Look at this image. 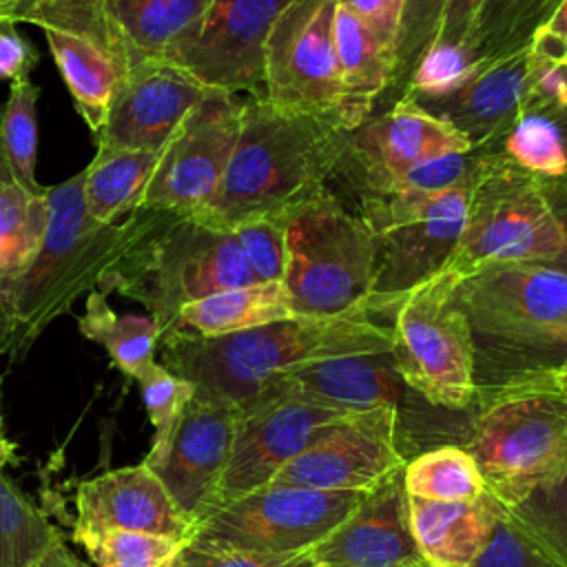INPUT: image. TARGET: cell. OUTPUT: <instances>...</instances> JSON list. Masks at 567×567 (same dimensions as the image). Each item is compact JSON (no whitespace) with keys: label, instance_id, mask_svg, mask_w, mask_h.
<instances>
[{"label":"cell","instance_id":"obj_17","mask_svg":"<svg viewBox=\"0 0 567 567\" xmlns=\"http://www.w3.org/2000/svg\"><path fill=\"white\" fill-rule=\"evenodd\" d=\"M290 2L213 0L195 35L173 60V66L213 91L266 97V40L275 20Z\"/></svg>","mask_w":567,"mask_h":567},{"label":"cell","instance_id":"obj_10","mask_svg":"<svg viewBox=\"0 0 567 567\" xmlns=\"http://www.w3.org/2000/svg\"><path fill=\"white\" fill-rule=\"evenodd\" d=\"M213 0H27L9 20L60 27L86 35L124 71L173 64L195 35Z\"/></svg>","mask_w":567,"mask_h":567},{"label":"cell","instance_id":"obj_23","mask_svg":"<svg viewBox=\"0 0 567 567\" xmlns=\"http://www.w3.org/2000/svg\"><path fill=\"white\" fill-rule=\"evenodd\" d=\"M532 75L529 47L501 60L478 64L474 75L458 89L436 97H412L434 117L463 133L472 148L492 151L505 131L523 115Z\"/></svg>","mask_w":567,"mask_h":567},{"label":"cell","instance_id":"obj_53","mask_svg":"<svg viewBox=\"0 0 567 567\" xmlns=\"http://www.w3.org/2000/svg\"><path fill=\"white\" fill-rule=\"evenodd\" d=\"M551 379H554L556 385L567 394V368L560 370V372H556V374H551Z\"/></svg>","mask_w":567,"mask_h":567},{"label":"cell","instance_id":"obj_32","mask_svg":"<svg viewBox=\"0 0 567 567\" xmlns=\"http://www.w3.org/2000/svg\"><path fill=\"white\" fill-rule=\"evenodd\" d=\"M49 215L47 193H31L9 171L0 175V286L33 261L44 241Z\"/></svg>","mask_w":567,"mask_h":567},{"label":"cell","instance_id":"obj_55","mask_svg":"<svg viewBox=\"0 0 567 567\" xmlns=\"http://www.w3.org/2000/svg\"><path fill=\"white\" fill-rule=\"evenodd\" d=\"M558 71H560V78H563V84H565V89H567V60L558 66Z\"/></svg>","mask_w":567,"mask_h":567},{"label":"cell","instance_id":"obj_7","mask_svg":"<svg viewBox=\"0 0 567 567\" xmlns=\"http://www.w3.org/2000/svg\"><path fill=\"white\" fill-rule=\"evenodd\" d=\"M474 179L436 195H359L357 215L374 233L370 312L394 315L401 297L443 272L458 246Z\"/></svg>","mask_w":567,"mask_h":567},{"label":"cell","instance_id":"obj_43","mask_svg":"<svg viewBox=\"0 0 567 567\" xmlns=\"http://www.w3.org/2000/svg\"><path fill=\"white\" fill-rule=\"evenodd\" d=\"M259 281H281L286 250L281 219H261L235 228Z\"/></svg>","mask_w":567,"mask_h":567},{"label":"cell","instance_id":"obj_31","mask_svg":"<svg viewBox=\"0 0 567 567\" xmlns=\"http://www.w3.org/2000/svg\"><path fill=\"white\" fill-rule=\"evenodd\" d=\"M78 330L84 339L100 343L111 363L131 379H137L155 361L159 346L157 323L148 315H117L100 290L86 295Z\"/></svg>","mask_w":567,"mask_h":567},{"label":"cell","instance_id":"obj_14","mask_svg":"<svg viewBox=\"0 0 567 567\" xmlns=\"http://www.w3.org/2000/svg\"><path fill=\"white\" fill-rule=\"evenodd\" d=\"M244 97L215 91L195 104L159 153L142 208L199 215L215 197L241 128Z\"/></svg>","mask_w":567,"mask_h":567},{"label":"cell","instance_id":"obj_18","mask_svg":"<svg viewBox=\"0 0 567 567\" xmlns=\"http://www.w3.org/2000/svg\"><path fill=\"white\" fill-rule=\"evenodd\" d=\"M474 332H534L567 323V272L538 261H494L456 284Z\"/></svg>","mask_w":567,"mask_h":567},{"label":"cell","instance_id":"obj_34","mask_svg":"<svg viewBox=\"0 0 567 567\" xmlns=\"http://www.w3.org/2000/svg\"><path fill=\"white\" fill-rule=\"evenodd\" d=\"M60 540V529L0 470V567H29Z\"/></svg>","mask_w":567,"mask_h":567},{"label":"cell","instance_id":"obj_52","mask_svg":"<svg viewBox=\"0 0 567 567\" xmlns=\"http://www.w3.org/2000/svg\"><path fill=\"white\" fill-rule=\"evenodd\" d=\"M543 115H547L549 120L556 122V126H558L560 133H563L565 148H567V104H565V106H558V109H547V111H543Z\"/></svg>","mask_w":567,"mask_h":567},{"label":"cell","instance_id":"obj_38","mask_svg":"<svg viewBox=\"0 0 567 567\" xmlns=\"http://www.w3.org/2000/svg\"><path fill=\"white\" fill-rule=\"evenodd\" d=\"M505 512L549 558L567 567V474Z\"/></svg>","mask_w":567,"mask_h":567},{"label":"cell","instance_id":"obj_5","mask_svg":"<svg viewBox=\"0 0 567 567\" xmlns=\"http://www.w3.org/2000/svg\"><path fill=\"white\" fill-rule=\"evenodd\" d=\"M458 445L509 509L567 474V394L551 377L481 390Z\"/></svg>","mask_w":567,"mask_h":567},{"label":"cell","instance_id":"obj_4","mask_svg":"<svg viewBox=\"0 0 567 567\" xmlns=\"http://www.w3.org/2000/svg\"><path fill=\"white\" fill-rule=\"evenodd\" d=\"M49 228L33 261L0 286V354L20 363L78 297L97 290L117 252L122 224H100L84 206L82 171L47 190Z\"/></svg>","mask_w":567,"mask_h":567},{"label":"cell","instance_id":"obj_15","mask_svg":"<svg viewBox=\"0 0 567 567\" xmlns=\"http://www.w3.org/2000/svg\"><path fill=\"white\" fill-rule=\"evenodd\" d=\"M408 458L392 405L348 412L326 425L272 483L328 492H368Z\"/></svg>","mask_w":567,"mask_h":567},{"label":"cell","instance_id":"obj_16","mask_svg":"<svg viewBox=\"0 0 567 567\" xmlns=\"http://www.w3.org/2000/svg\"><path fill=\"white\" fill-rule=\"evenodd\" d=\"M474 151L452 124L434 117L408 95L348 131L337 171L361 193H385L414 164Z\"/></svg>","mask_w":567,"mask_h":567},{"label":"cell","instance_id":"obj_26","mask_svg":"<svg viewBox=\"0 0 567 567\" xmlns=\"http://www.w3.org/2000/svg\"><path fill=\"white\" fill-rule=\"evenodd\" d=\"M334 47L341 84L337 122L343 131H352L374 115L379 97L388 91L394 53L341 4L334 11Z\"/></svg>","mask_w":567,"mask_h":567},{"label":"cell","instance_id":"obj_29","mask_svg":"<svg viewBox=\"0 0 567 567\" xmlns=\"http://www.w3.org/2000/svg\"><path fill=\"white\" fill-rule=\"evenodd\" d=\"M295 317L281 281H261L210 292L186 303L173 332L217 337ZM164 339V337H162Z\"/></svg>","mask_w":567,"mask_h":567},{"label":"cell","instance_id":"obj_57","mask_svg":"<svg viewBox=\"0 0 567 567\" xmlns=\"http://www.w3.org/2000/svg\"><path fill=\"white\" fill-rule=\"evenodd\" d=\"M416 567H430V565H427V563H421V565H416Z\"/></svg>","mask_w":567,"mask_h":567},{"label":"cell","instance_id":"obj_54","mask_svg":"<svg viewBox=\"0 0 567 567\" xmlns=\"http://www.w3.org/2000/svg\"><path fill=\"white\" fill-rule=\"evenodd\" d=\"M20 0H0V18H9V13L13 11V7L18 4Z\"/></svg>","mask_w":567,"mask_h":567},{"label":"cell","instance_id":"obj_50","mask_svg":"<svg viewBox=\"0 0 567 567\" xmlns=\"http://www.w3.org/2000/svg\"><path fill=\"white\" fill-rule=\"evenodd\" d=\"M29 567H86V565L75 556L73 549H69V545L64 540H60Z\"/></svg>","mask_w":567,"mask_h":567},{"label":"cell","instance_id":"obj_40","mask_svg":"<svg viewBox=\"0 0 567 567\" xmlns=\"http://www.w3.org/2000/svg\"><path fill=\"white\" fill-rule=\"evenodd\" d=\"M445 2L447 0H408L405 2L401 31H399V40H396L394 71H392L390 86L383 93V95L394 97L392 102H396L403 95L419 60L432 47L439 24H441Z\"/></svg>","mask_w":567,"mask_h":567},{"label":"cell","instance_id":"obj_30","mask_svg":"<svg viewBox=\"0 0 567 567\" xmlns=\"http://www.w3.org/2000/svg\"><path fill=\"white\" fill-rule=\"evenodd\" d=\"M159 153L97 146L95 157L82 171V197L86 213L100 224L140 208L155 173Z\"/></svg>","mask_w":567,"mask_h":567},{"label":"cell","instance_id":"obj_19","mask_svg":"<svg viewBox=\"0 0 567 567\" xmlns=\"http://www.w3.org/2000/svg\"><path fill=\"white\" fill-rule=\"evenodd\" d=\"M239 410L195 399L182 412L164 454L144 463L195 527L210 514L230 458Z\"/></svg>","mask_w":567,"mask_h":567},{"label":"cell","instance_id":"obj_48","mask_svg":"<svg viewBox=\"0 0 567 567\" xmlns=\"http://www.w3.org/2000/svg\"><path fill=\"white\" fill-rule=\"evenodd\" d=\"M485 0H447L436 38L432 44H454L463 47L474 29V22L483 9Z\"/></svg>","mask_w":567,"mask_h":567},{"label":"cell","instance_id":"obj_45","mask_svg":"<svg viewBox=\"0 0 567 567\" xmlns=\"http://www.w3.org/2000/svg\"><path fill=\"white\" fill-rule=\"evenodd\" d=\"M408 0H337L352 11L396 58V40Z\"/></svg>","mask_w":567,"mask_h":567},{"label":"cell","instance_id":"obj_24","mask_svg":"<svg viewBox=\"0 0 567 567\" xmlns=\"http://www.w3.org/2000/svg\"><path fill=\"white\" fill-rule=\"evenodd\" d=\"M286 390L337 408L341 412H363L392 405L399 412L412 392L394 368L392 352H365L306 363L275 379ZM272 383V381H270Z\"/></svg>","mask_w":567,"mask_h":567},{"label":"cell","instance_id":"obj_49","mask_svg":"<svg viewBox=\"0 0 567 567\" xmlns=\"http://www.w3.org/2000/svg\"><path fill=\"white\" fill-rule=\"evenodd\" d=\"M536 179H538V188H540L560 233H563L560 252L545 266L567 272V168L556 177H536Z\"/></svg>","mask_w":567,"mask_h":567},{"label":"cell","instance_id":"obj_46","mask_svg":"<svg viewBox=\"0 0 567 567\" xmlns=\"http://www.w3.org/2000/svg\"><path fill=\"white\" fill-rule=\"evenodd\" d=\"M38 60L35 47L18 29V22L0 18V80H27Z\"/></svg>","mask_w":567,"mask_h":567},{"label":"cell","instance_id":"obj_13","mask_svg":"<svg viewBox=\"0 0 567 567\" xmlns=\"http://www.w3.org/2000/svg\"><path fill=\"white\" fill-rule=\"evenodd\" d=\"M343 414L348 412L303 399L277 381L268 383L239 410L230 458L210 514L272 483L326 425Z\"/></svg>","mask_w":567,"mask_h":567},{"label":"cell","instance_id":"obj_39","mask_svg":"<svg viewBox=\"0 0 567 567\" xmlns=\"http://www.w3.org/2000/svg\"><path fill=\"white\" fill-rule=\"evenodd\" d=\"M135 381L140 383L142 401L153 425L151 450L144 456V463H151L164 454L182 412L195 396V385L157 361H153Z\"/></svg>","mask_w":567,"mask_h":567},{"label":"cell","instance_id":"obj_44","mask_svg":"<svg viewBox=\"0 0 567 567\" xmlns=\"http://www.w3.org/2000/svg\"><path fill=\"white\" fill-rule=\"evenodd\" d=\"M177 567H317L308 554L268 556V554H241L226 549H204L186 545Z\"/></svg>","mask_w":567,"mask_h":567},{"label":"cell","instance_id":"obj_11","mask_svg":"<svg viewBox=\"0 0 567 567\" xmlns=\"http://www.w3.org/2000/svg\"><path fill=\"white\" fill-rule=\"evenodd\" d=\"M363 492L268 483L206 516L188 545L241 554H308L359 505Z\"/></svg>","mask_w":567,"mask_h":567},{"label":"cell","instance_id":"obj_56","mask_svg":"<svg viewBox=\"0 0 567 567\" xmlns=\"http://www.w3.org/2000/svg\"><path fill=\"white\" fill-rule=\"evenodd\" d=\"M7 171H9V166L4 164V159H2V155H0V175H2V173H7ZM9 173H11V171H9Z\"/></svg>","mask_w":567,"mask_h":567},{"label":"cell","instance_id":"obj_42","mask_svg":"<svg viewBox=\"0 0 567 567\" xmlns=\"http://www.w3.org/2000/svg\"><path fill=\"white\" fill-rule=\"evenodd\" d=\"M472 567H560L503 509L492 540Z\"/></svg>","mask_w":567,"mask_h":567},{"label":"cell","instance_id":"obj_22","mask_svg":"<svg viewBox=\"0 0 567 567\" xmlns=\"http://www.w3.org/2000/svg\"><path fill=\"white\" fill-rule=\"evenodd\" d=\"M73 529H128L190 543L195 523L144 463L86 478L75 489Z\"/></svg>","mask_w":567,"mask_h":567},{"label":"cell","instance_id":"obj_8","mask_svg":"<svg viewBox=\"0 0 567 567\" xmlns=\"http://www.w3.org/2000/svg\"><path fill=\"white\" fill-rule=\"evenodd\" d=\"M483 151L472 184L458 246L443 268L456 281L494 261H551L563 233L538 188V179L498 151Z\"/></svg>","mask_w":567,"mask_h":567},{"label":"cell","instance_id":"obj_1","mask_svg":"<svg viewBox=\"0 0 567 567\" xmlns=\"http://www.w3.org/2000/svg\"><path fill=\"white\" fill-rule=\"evenodd\" d=\"M162 365L195 385V399L241 410L277 377L332 357L390 352L392 326L368 310L343 317H290L259 328L199 337L171 332L159 339Z\"/></svg>","mask_w":567,"mask_h":567},{"label":"cell","instance_id":"obj_21","mask_svg":"<svg viewBox=\"0 0 567 567\" xmlns=\"http://www.w3.org/2000/svg\"><path fill=\"white\" fill-rule=\"evenodd\" d=\"M308 556L317 567H416L425 563L410 527L403 467L363 492L350 516Z\"/></svg>","mask_w":567,"mask_h":567},{"label":"cell","instance_id":"obj_2","mask_svg":"<svg viewBox=\"0 0 567 567\" xmlns=\"http://www.w3.org/2000/svg\"><path fill=\"white\" fill-rule=\"evenodd\" d=\"M346 137L348 131L334 120L279 111L266 97H244L239 137L219 188L193 217L221 230L284 219L328 190Z\"/></svg>","mask_w":567,"mask_h":567},{"label":"cell","instance_id":"obj_33","mask_svg":"<svg viewBox=\"0 0 567 567\" xmlns=\"http://www.w3.org/2000/svg\"><path fill=\"white\" fill-rule=\"evenodd\" d=\"M405 492L421 501H476L487 489L472 454L458 443L430 447L403 467Z\"/></svg>","mask_w":567,"mask_h":567},{"label":"cell","instance_id":"obj_27","mask_svg":"<svg viewBox=\"0 0 567 567\" xmlns=\"http://www.w3.org/2000/svg\"><path fill=\"white\" fill-rule=\"evenodd\" d=\"M42 33L71 93L73 106L95 140L106 122L111 100L124 71L102 47L82 33L60 27H42Z\"/></svg>","mask_w":567,"mask_h":567},{"label":"cell","instance_id":"obj_28","mask_svg":"<svg viewBox=\"0 0 567 567\" xmlns=\"http://www.w3.org/2000/svg\"><path fill=\"white\" fill-rule=\"evenodd\" d=\"M474 350L476 392L551 377L567 368V323L534 332H474Z\"/></svg>","mask_w":567,"mask_h":567},{"label":"cell","instance_id":"obj_41","mask_svg":"<svg viewBox=\"0 0 567 567\" xmlns=\"http://www.w3.org/2000/svg\"><path fill=\"white\" fill-rule=\"evenodd\" d=\"M476 66L478 62L465 44L463 47L432 44L419 60L403 95H412V97L445 95L458 89L461 84H465L474 75Z\"/></svg>","mask_w":567,"mask_h":567},{"label":"cell","instance_id":"obj_25","mask_svg":"<svg viewBox=\"0 0 567 567\" xmlns=\"http://www.w3.org/2000/svg\"><path fill=\"white\" fill-rule=\"evenodd\" d=\"M503 505L487 492L476 501L410 496V527L430 567H472L492 540Z\"/></svg>","mask_w":567,"mask_h":567},{"label":"cell","instance_id":"obj_51","mask_svg":"<svg viewBox=\"0 0 567 567\" xmlns=\"http://www.w3.org/2000/svg\"><path fill=\"white\" fill-rule=\"evenodd\" d=\"M7 465H18V450H16V443L7 439L2 414H0V470H4Z\"/></svg>","mask_w":567,"mask_h":567},{"label":"cell","instance_id":"obj_47","mask_svg":"<svg viewBox=\"0 0 567 567\" xmlns=\"http://www.w3.org/2000/svg\"><path fill=\"white\" fill-rule=\"evenodd\" d=\"M529 53L534 60L556 66L567 60V0H563L549 20L534 33Z\"/></svg>","mask_w":567,"mask_h":567},{"label":"cell","instance_id":"obj_12","mask_svg":"<svg viewBox=\"0 0 567 567\" xmlns=\"http://www.w3.org/2000/svg\"><path fill=\"white\" fill-rule=\"evenodd\" d=\"M334 11L337 0H292L275 20L264 49L266 100L275 109L337 122Z\"/></svg>","mask_w":567,"mask_h":567},{"label":"cell","instance_id":"obj_9","mask_svg":"<svg viewBox=\"0 0 567 567\" xmlns=\"http://www.w3.org/2000/svg\"><path fill=\"white\" fill-rule=\"evenodd\" d=\"M456 279L439 272L399 299L392 359L403 383L439 410L463 412L476 401L474 330L454 301Z\"/></svg>","mask_w":567,"mask_h":567},{"label":"cell","instance_id":"obj_3","mask_svg":"<svg viewBox=\"0 0 567 567\" xmlns=\"http://www.w3.org/2000/svg\"><path fill=\"white\" fill-rule=\"evenodd\" d=\"M261 284L235 230L213 228L197 217L164 208H135L122 221L115 257L97 290L142 303L171 334L179 310L210 292Z\"/></svg>","mask_w":567,"mask_h":567},{"label":"cell","instance_id":"obj_35","mask_svg":"<svg viewBox=\"0 0 567 567\" xmlns=\"http://www.w3.org/2000/svg\"><path fill=\"white\" fill-rule=\"evenodd\" d=\"M38 97L40 89L29 78L11 82L9 97L0 111V155L20 186L44 195L49 188L35 179Z\"/></svg>","mask_w":567,"mask_h":567},{"label":"cell","instance_id":"obj_6","mask_svg":"<svg viewBox=\"0 0 567 567\" xmlns=\"http://www.w3.org/2000/svg\"><path fill=\"white\" fill-rule=\"evenodd\" d=\"M284 277L295 317H343L368 310L374 233L328 188L284 219ZM374 315V312H372Z\"/></svg>","mask_w":567,"mask_h":567},{"label":"cell","instance_id":"obj_20","mask_svg":"<svg viewBox=\"0 0 567 567\" xmlns=\"http://www.w3.org/2000/svg\"><path fill=\"white\" fill-rule=\"evenodd\" d=\"M210 93L173 64H142L122 78L95 146L162 153L186 113Z\"/></svg>","mask_w":567,"mask_h":567},{"label":"cell","instance_id":"obj_37","mask_svg":"<svg viewBox=\"0 0 567 567\" xmlns=\"http://www.w3.org/2000/svg\"><path fill=\"white\" fill-rule=\"evenodd\" d=\"M492 151L503 153L534 177H556L567 168L560 128L543 113H523Z\"/></svg>","mask_w":567,"mask_h":567},{"label":"cell","instance_id":"obj_36","mask_svg":"<svg viewBox=\"0 0 567 567\" xmlns=\"http://www.w3.org/2000/svg\"><path fill=\"white\" fill-rule=\"evenodd\" d=\"M71 540L86 551L95 567H177L188 545L128 529H73Z\"/></svg>","mask_w":567,"mask_h":567},{"label":"cell","instance_id":"obj_58","mask_svg":"<svg viewBox=\"0 0 567 567\" xmlns=\"http://www.w3.org/2000/svg\"><path fill=\"white\" fill-rule=\"evenodd\" d=\"M20 2H27V0H20ZM20 2H18V4H20ZM18 4H16V7H18ZM16 7H13V9H16ZM9 16H11V13H9Z\"/></svg>","mask_w":567,"mask_h":567}]
</instances>
